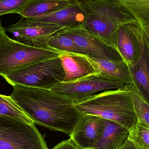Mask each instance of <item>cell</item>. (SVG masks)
Returning a JSON list of instances; mask_svg holds the SVG:
<instances>
[{"mask_svg":"<svg viewBox=\"0 0 149 149\" xmlns=\"http://www.w3.org/2000/svg\"><path fill=\"white\" fill-rule=\"evenodd\" d=\"M64 29L65 28L55 24L30 23L22 17L5 30L13 34L18 42L33 47L49 49L48 43L51 38Z\"/></svg>","mask_w":149,"mask_h":149,"instance_id":"cell-9","label":"cell"},{"mask_svg":"<svg viewBox=\"0 0 149 149\" xmlns=\"http://www.w3.org/2000/svg\"><path fill=\"white\" fill-rule=\"evenodd\" d=\"M126 85L97 72L74 81L61 82L51 89L75 103L104 91L124 88Z\"/></svg>","mask_w":149,"mask_h":149,"instance_id":"cell-7","label":"cell"},{"mask_svg":"<svg viewBox=\"0 0 149 149\" xmlns=\"http://www.w3.org/2000/svg\"><path fill=\"white\" fill-rule=\"evenodd\" d=\"M72 0H30L17 14L25 19L33 18L63 8Z\"/></svg>","mask_w":149,"mask_h":149,"instance_id":"cell-17","label":"cell"},{"mask_svg":"<svg viewBox=\"0 0 149 149\" xmlns=\"http://www.w3.org/2000/svg\"><path fill=\"white\" fill-rule=\"evenodd\" d=\"M105 127V119L84 114L70 137L81 149H91L101 137Z\"/></svg>","mask_w":149,"mask_h":149,"instance_id":"cell-12","label":"cell"},{"mask_svg":"<svg viewBox=\"0 0 149 149\" xmlns=\"http://www.w3.org/2000/svg\"><path fill=\"white\" fill-rule=\"evenodd\" d=\"M87 57L80 54L60 52L59 57L65 72L63 82H71L97 73Z\"/></svg>","mask_w":149,"mask_h":149,"instance_id":"cell-13","label":"cell"},{"mask_svg":"<svg viewBox=\"0 0 149 149\" xmlns=\"http://www.w3.org/2000/svg\"><path fill=\"white\" fill-rule=\"evenodd\" d=\"M30 0H0V16L8 14H17Z\"/></svg>","mask_w":149,"mask_h":149,"instance_id":"cell-23","label":"cell"},{"mask_svg":"<svg viewBox=\"0 0 149 149\" xmlns=\"http://www.w3.org/2000/svg\"><path fill=\"white\" fill-rule=\"evenodd\" d=\"M130 131L122 125L105 119L104 132L91 149H120L129 139Z\"/></svg>","mask_w":149,"mask_h":149,"instance_id":"cell-15","label":"cell"},{"mask_svg":"<svg viewBox=\"0 0 149 149\" xmlns=\"http://www.w3.org/2000/svg\"><path fill=\"white\" fill-rule=\"evenodd\" d=\"M120 149H138L135 144L130 139H129L125 144Z\"/></svg>","mask_w":149,"mask_h":149,"instance_id":"cell-25","label":"cell"},{"mask_svg":"<svg viewBox=\"0 0 149 149\" xmlns=\"http://www.w3.org/2000/svg\"><path fill=\"white\" fill-rule=\"evenodd\" d=\"M52 149H81L79 148L71 138L65 140L57 144Z\"/></svg>","mask_w":149,"mask_h":149,"instance_id":"cell-24","label":"cell"},{"mask_svg":"<svg viewBox=\"0 0 149 149\" xmlns=\"http://www.w3.org/2000/svg\"><path fill=\"white\" fill-rule=\"evenodd\" d=\"M86 12L82 24L88 31L117 49L120 27L136 22L113 0H80ZM118 51V50H117Z\"/></svg>","mask_w":149,"mask_h":149,"instance_id":"cell-2","label":"cell"},{"mask_svg":"<svg viewBox=\"0 0 149 149\" xmlns=\"http://www.w3.org/2000/svg\"><path fill=\"white\" fill-rule=\"evenodd\" d=\"M74 103L83 114L113 121L130 132L138 123L130 94L125 87L104 91Z\"/></svg>","mask_w":149,"mask_h":149,"instance_id":"cell-3","label":"cell"},{"mask_svg":"<svg viewBox=\"0 0 149 149\" xmlns=\"http://www.w3.org/2000/svg\"><path fill=\"white\" fill-rule=\"evenodd\" d=\"M48 47L60 52L74 53L87 56L85 52L75 43L73 39L60 31L51 38L48 42Z\"/></svg>","mask_w":149,"mask_h":149,"instance_id":"cell-21","label":"cell"},{"mask_svg":"<svg viewBox=\"0 0 149 149\" xmlns=\"http://www.w3.org/2000/svg\"><path fill=\"white\" fill-rule=\"evenodd\" d=\"M129 139L138 149H149V129L137 123L130 132Z\"/></svg>","mask_w":149,"mask_h":149,"instance_id":"cell-22","label":"cell"},{"mask_svg":"<svg viewBox=\"0 0 149 149\" xmlns=\"http://www.w3.org/2000/svg\"><path fill=\"white\" fill-rule=\"evenodd\" d=\"M0 149H49L34 123L0 116Z\"/></svg>","mask_w":149,"mask_h":149,"instance_id":"cell-6","label":"cell"},{"mask_svg":"<svg viewBox=\"0 0 149 149\" xmlns=\"http://www.w3.org/2000/svg\"><path fill=\"white\" fill-rule=\"evenodd\" d=\"M145 36L136 22L126 24L120 27L117 50L128 65H133L141 58L144 47Z\"/></svg>","mask_w":149,"mask_h":149,"instance_id":"cell-10","label":"cell"},{"mask_svg":"<svg viewBox=\"0 0 149 149\" xmlns=\"http://www.w3.org/2000/svg\"><path fill=\"white\" fill-rule=\"evenodd\" d=\"M60 52L33 47L7 36L0 41V75L4 77L31 64L59 56Z\"/></svg>","mask_w":149,"mask_h":149,"instance_id":"cell-4","label":"cell"},{"mask_svg":"<svg viewBox=\"0 0 149 149\" xmlns=\"http://www.w3.org/2000/svg\"><path fill=\"white\" fill-rule=\"evenodd\" d=\"M0 116L11 117L27 123H34L10 95L0 94Z\"/></svg>","mask_w":149,"mask_h":149,"instance_id":"cell-20","label":"cell"},{"mask_svg":"<svg viewBox=\"0 0 149 149\" xmlns=\"http://www.w3.org/2000/svg\"><path fill=\"white\" fill-rule=\"evenodd\" d=\"M60 32L73 39L88 57L116 61L123 60L116 49L90 33L82 25L64 29Z\"/></svg>","mask_w":149,"mask_h":149,"instance_id":"cell-8","label":"cell"},{"mask_svg":"<svg viewBox=\"0 0 149 149\" xmlns=\"http://www.w3.org/2000/svg\"><path fill=\"white\" fill-rule=\"evenodd\" d=\"M13 86L10 96L35 124L70 136L84 114L70 98L52 89Z\"/></svg>","mask_w":149,"mask_h":149,"instance_id":"cell-1","label":"cell"},{"mask_svg":"<svg viewBox=\"0 0 149 149\" xmlns=\"http://www.w3.org/2000/svg\"><path fill=\"white\" fill-rule=\"evenodd\" d=\"M133 84L149 103V42L145 37L143 51L138 62L128 65Z\"/></svg>","mask_w":149,"mask_h":149,"instance_id":"cell-14","label":"cell"},{"mask_svg":"<svg viewBox=\"0 0 149 149\" xmlns=\"http://www.w3.org/2000/svg\"><path fill=\"white\" fill-rule=\"evenodd\" d=\"M3 78L12 86L51 89L63 81L65 72L58 56L31 64Z\"/></svg>","mask_w":149,"mask_h":149,"instance_id":"cell-5","label":"cell"},{"mask_svg":"<svg viewBox=\"0 0 149 149\" xmlns=\"http://www.w3.org/2000/svg\"><path fill=\"white\" fill-rule=\"evenodd\" d=\"M125 88L130 94L138 124L149 129V103L141 96L133 84H127Z\"/></svg>","mask_w":149,"mask_h":149,"instance_id":"cell-19","label":"cell"},{"mask_svg":"<svg viewBox=\"0 0 149 149\" xmlns=\"http://www.w3.org/2000/svg\"><path fill=\"white\" fill-rule=\"evenodd\" d=\"M86 18V12L80 1L72 0L70 4L63 8L25 19L30 23L49 24L70 29L82 25Z\"/></svg>","mask_w":149,"mask_h":149,"instance_id":"cell-11","label":"cell"},{"mask_svg":"<svg viewBox=\"0 0 149 149\" xmlns=\"http://www.w3.org/2000/svg\"><path fill=\"white\" fill-rule=\"evenodd\" d=\"M96 72L126 84H132L127 64L123 60L114 61L87 57Z\"/></svg>","mask_w":149,"mask_h":149,"instance_id":"cell-16","label":"cell"},{"mask_svg":"<svg viewBox=\"0 0 149 149\" xmlns=\"http://www.w3.org/2000/svg\"><path fill=\"white\" fill-rule=\"evenodd\" d=\"M6 35L5 28H3L0 21V41Z\"/></svg>","mask_w":149,"mask_h":149,"instance_id":"cell-26","label":"cell"},{"mask_svg":"<svg viewBox=\"0 0 149 149\" xmlns=\"http://www.w3.org/2000/svg\"><path fill=\"white\" fill-rule=\"evenodd\" d=\"M123 7L139 24L149 42V0H113Z\"/></svg>","mask_w":149,"mask_h":149,"instance_id":"cell-18","label":"cell"}]
</instances>
